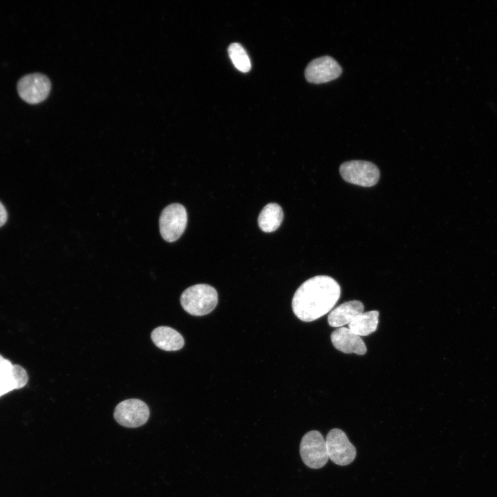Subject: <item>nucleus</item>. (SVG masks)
Returning <instances> with one entry per match:
<instances>
[{"label":"nucleus","mask_w":497,"mask_h":497,"mask_svg":"<svg viewBox=\"0 0 497 497\" xmlns=\"http://www.w3.org/2000/svg\"><path fill=\"white\" fill-rule=\"evenodd\" d=\"M340 173L346 182L364 187L374 186L380 178L377 166L362 160H352L342 164Z\"/></svg>","instance_id":"5"},{"label":"nucleus","mask_w":497,"mask_h":497,"mask_svg":"<svg viewBox=\"0 0 497 497\" xmlns=\"http://www.w3.org/2000/svg\"><path fill=\"white\" fill-rule=\"evenodd\" d=\"M8 215L3 205L0 202V227L2 226L7 221Z\"/></svg>","instance_id":"17"},{"label":"nucleus","mask_w":497,"mask_h":497,"mask_svg":"<svg viewBox=\"0 0 497 497\" xmlns=\"http://www.w3.org/2000/svg\"><path fill=\"white\" fill-rule=\"evenodd\" d=\"M283 220V211L280 206L276 203L266 205L258 217V225L260 229L266 233L277 230Z\"/></svg>","instance_id":"14"},{"label":"nucleus","mask_w":497,"mask_h":497,"mask_svg":"<svg viewBox=\"0 0 497 497\" xmlns=\"http://www.w3.org/2000/svg\"><path fill=\"white\" fill-rule=\"evenodd\" d=\"M26 370L0 355V397L14 389L23 387L28 382Z\"/></svg>","instance_id":"10"},{"label":"nucleus","mask_w":497,"mask_h":497,"mask_svg":"<svg viewBox=\"0 0 497 497\" xmlns=\"http://www.w3.org/2000/svg\"><path fill=\"white\" fill-rule=\"evenodd\" d=\"M113 416L120 425L136 428L146 424L150 416V410L142 400L131 398L119 402L115 409Z\"/></svg>","instance_id":"6"},{"label":"nucleus","mask_w":497,"mask_h":497,"mask_svg":"<svg viewBox=\"0 0 497 497\" xmlns=\"http://www.w3.org/2000/svg\"><path fill=\"white\" fill-rule=\"evenodd\" d=\"M228 55L235 67L241 72H248L251 61L244 48L238 43H233L228 48Z\"/></svg>","instance_id":"16"},{"label":"nucleus","mask_w":497,"mask_h":497,"mask_svg":"<svg viewBox=\"0 0 497 497\" xmlns=\"http://www.w3.org/2000/svg\"><path fill=\"white\" fill-rule=\"evenodd\" d=\"M151 339L158 348L167 351L179 350L184 344L182 335L174 329L166 326L155 328L151 333Z\"/></svg>","instance_id":"13"},{"label":"nucleus","mask_w":497,"mask_h":497,"mask_svg":"<svg viewBox=\"0 0 497 497\" xmlns=\"http://www.w3.org/2000/svg\"><path fill=\"white\" fill-rule=\"evenodd\" d=\"M331 342L335 348L344 353L364 355L367 348L360 336L346 327H340L331 335Z\"/></svg>","instance_id":"11"},{"label":"nucleus","mask_w":497,"mask_h":497,"mask_svg":"<svg viewBox=\"0 0 497 497\" xmlns=\"http://www.w3.org/2000/svg\"><path fill=\"white\" fill-rule=\"evenodd\" d=\"M378 316L376 310L363 312L348 324L349 329L359 336H367L376 331Z\"/></svg>","instance_id":"15"},{"label":"nucleus","mask_w":497,"mask_h":497,"mask_svg":"<svg viewBox=\"0 0 497 497\" xmlns=\"http://www.w3.org/2000/svg\"><path fill=\"white\" fill-rule=\"evenodd\" d=\"M329 459L341 466L351 463L356 456V449L346 433L340 429H332L326 437Z\"/></svg>","instance_id":"7"},{"label":"nucleus","mask_w":497,"mask_h":497,"mask_svg":"<svg viewBox=\"0 0 497 497\" xmlns=\"http://www.w3.org/2000/svg\"><path fill=\"white\" fill-rule=\"evenodd\" d=\"M340 286L332 277L317 275L302 283L292 300L295 315L304 322H311L330 311L340 296Z\"/></svg>","instance_id":"1"},{"label":"nucleus","mask_w":497,"mask_h":497,"mask_svg":"<svg viewBox=\"0 0 497 497\" xmlns=\"http://www.w3.org/2000/svg\"><path fill=\"white\" fill-rule=\"evenodd\" d=\"M339 64L330 56L313 59L305 69V77L309 82L322 84L338 78L342 74Z\"/></svg>","instance_id":"9"},{"label":"nucleus","mask_w":497,"mask_h":497,"mask_svg":"<svg viewBox=\"0 0 497 497\" xmlns=\"http://www.w3.org/2000/svg\"><path fill=\"white\" fill-rule=\"evenodd\" d=\"M364 305L358 300L344 302L332 310L328 316L329 324L333 327H342L349 324L363 313Z\"/></svg>","instance_id":"12"},{"label":"nucleus","mask_w":497,"mask_h":497,"mask_svg":"<svg viewBox=\"0 0 497 497\" xmlns=\"http://www.w3.org/2000/svg\"><path fill=\"white\" fill-rule=\"evenodd\" d=\"M187 220L183 205L174 203L167 206L159 217V231L163 239L168 242L177 240L186 227Z\"/></svg>","instance_id":"4"},{"label":"nucleus","mask_w":497,"mask_h":497,"mask_svg":"<svg viewBox=\"0 0 497 497\" xmlns=\"http://www.w3.org/2000/svg\"><path fill=\"white\" fill-rule=\"evenodd\" d=\"M51 83L47 76L41 73H32L22 77L17 84L20 97L31 104L45 100L50 91Z\"/></svg>","instance_id":"8"},{"label":"nucleus","mask_w":497,"mask_h":497,"mask_svg":"<svg viewBox=\"0 0 497 497\" xmlns=\"http://www.w3.org/2000/svg\"><path fill=\"white\" fill-rule=\"evenodd\" d=\"M301 458L307 467L320 469L329 460L327 444L322 435L316 430H312L304 435L300 445Z\"/></svg>","instance_id":"3"},{"label":"nucleus","mask_w":497,"mask_h":497,"mask_svg":"<svg viewBox=\"0 0 497 497\" xmlns=\"http://www.w3.org/2000/svg\"><path fill=\"white\" fill-rule=\"evenodd\" d=\"M216 290L206 284H198L187 288L181 295L180 302L189 314L202 316L211 313L217 306Z\"/></svg>","instance_id":"2"}]
</instances>
